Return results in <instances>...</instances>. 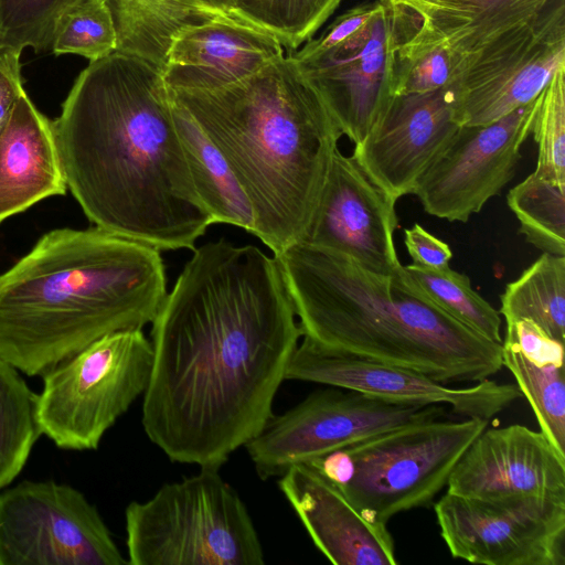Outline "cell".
Returning <instances> with one entry per match:
<instances>
[{"mask_svg": "<svg viewBox=\"0 0 565 565\" xmlns=\"http://www.w3.org/2000/svg\"><path fill=\"white\" fill-rule=\"evenodd\" d=\"M531 134L537 145V175L565 183V67L557 70L536 98Z\"/></svg>", "mask_w": 565, "mask_h": 565, "instance_id": "obj_34", "label": "cell"}, {"mask_svg": "<svg viewBox=\"0 0 565 565\" xmlns=\"http://www.w3.org/2000/svg\"><path fill=\"white\" fill-rule=\"evenodd\" d=\"M96 508L73 487L23 481L0 493V565H124Z\"/></svg>", "mask_w": 565, "mask_h": 565, "instance_id": "obj_11", "label": "cell"}, {"mask_svg": "<svg viewBox=\"0 0 565 565\" xmlns=\"http://www.w3.org/2000/svg\"><path fill=\"white\" fill-rule=\"evenodd\" d=\"M117 32L116 51L163 66L173 34L205 18L178 0H106Z\"/></svg>", "mask_w": 565, "mask_h": 565, "instance_id": "obj_25", "label": "cell"}, {"mask_svg": "<svg viewBox=\"0 0 565 565\" xmlns=\"http://www.w3.org/2000/svg\"><path fill=\"white\" fill-rule=\"evenodd\" d=\"M286 380L324 384L398 403L441 405L459 417L488 420L521 395L516 385L489 379L468 387H449L409 369L322 350L306 338L290 358Z\"/></svg>", "mask_w": 565, "mask_h": 565, "instance_id": "obj_15", "label": "cell"}, {"mask_svg": "<svg viewBox=\"0 0 565 565\" xmlns=\"http://www.w3.org/2000/svg\"><path fill=\"white\" fill-rule=\"evenodd\" d=\"M152 345L142 329L109 333L43 376L36 416L57 447L96 449L104 434L145 393Z\"/></svg>", "mask_w": 565, "mask_h": 565, "instance_id": "obj_9", "label": "cell"}, {"mask_svg": "<svg viewBox=\"0 0 565 565\" xmlns=\"http://www.w3.org/2000/svg\"><path fill=\"white\" fill-rule=\"evenodd\" d=\"M502 361L529 402L540 431L565 456L564 364H537L515 348L502 343Z\"/></svg>", "mask_w": 565, "mask_h": 565, "instance_id": "obj_29", "label": "cell"}, {"mask_svg": "<svg viewBox=\"0 0 565 565\" xmlns=\"http://www.w3.org/2000/svg\"><path fill=\"white\" fill-rule=\"evenodd\" d=\"M192 250L151 322L141 420L172 461L220 468L273 416L302 333L274 256L225 238Z\"/></svg>", "mask_w": 565, "mask_h": 565, "instance_id": "obj_1", "label": "cell"}, {"mask_svg": "<svg viewBox=\"0 0 565 565\" xmlns=\"http://www.w3.org/2000/svg\"><path fill=\"white\" fill-rule=\"evenodd\" d=\"M167 294L157 247L98 226L50 231L0 275V358L44 375L109 333L151 323Z\"/></svg>", "mask_w": 565, "mask_h": 565, "instance_id": "obj_3", "label": "cell"}, {"mask_svg": "<svg viewBox=\"0 0 565 565\" xmlns=\"http://www.w3.org/2000/svg\"><path fill=\"white\" fill-rule=\"evenodd\" d=\"M446 487L447 493L479 499H565V456L526 426L486 427L461 455Z\"/></svg>", "mask_w": 565, "mask_h": 565, "instance_id": "obj_18", "label": "cell"}, {"mask_svg": "<svg viewBox=\"0 0 565 565\" xmlns=\"http://www.w3.org/2000/svg\"><path fill=\"white\" fill-rule=\"evenodd\" d=\"M84 0H0V50L51 46L61 17Z\"/></svg>", "mask_w": 565, "mask_h": 565, "instance_id": "obj_33", "label": "cell"}, {"mask_svg": "<svg viewBox=\"0 0 565 565\" xmlns=\"http://www.w3.org/2000/svg\"><path fill=\"white\" fill-rule=\"evenodd\" d=\"M449 416L441 405H415L329 386L273 415L245 445L262 479L413 423Z\"/></svg>", "mask_w": 565, "mask_h": 565, "instance_id": "obj_10", "label": "cell"}, {"mask_svg": "<svg viewBox=\"0 0 565 565\" xmlns=\"http://www.w3.org/2000/svg\"><path fill=\"white\" fill-rule=\"evenodd\" d=\"M392 4L409 8L423 15L430 9L440 7L451 0H386Z\"/></svg>", "mask_w": 565, "mask_h": 565, "instance_id": "obj_39", "label": "cell"}, {"mask_svg": "<svg viewBox=\"0 0 565 565\" xmlns=\"http://www.w3.org/2000/svg\"><path fill=\"white\" fill-rule=\"evenodd\" d=\"M561 67L565 3L467 54L457 82L459 125H487L533 102Z\"/></svg>", "mask_w": 565, "mask_h": 565, "instance_id": "obj_13", "label": "cell"}, {"mask_svg": "<svg viewBox=\"0 0 565 565\" xmlns=\"http://www.w3.org/2000/svg\"><path fill=\"white\" fill-rule=\"evenodd\" d=\"M434 510L454 558L484 565L565 564V499L446 492Z\"/></svg>", "mask_w": 565, "mask_h": 565, "instance_id": "obj_12", "label": "cell"}, {"mask_svg": "<svg viewBox=\"0 0 565 565\" xmlns=\"http://www.w3.org/2000/svg\"><path fill=\"white\" fill-rule=\"evenodd\" d=\"M169 94L231 167L253 210V235L273 254L300 242L343 134L294 56L222 88Z\"/></svg>", "mask_w": 565, "mask_h": 565, "instance_id": "obj_4", "label": "cell"}, {"mask_svg": "<svg viewBox=\"0 0 565 565\" xmlns=\"http://www.w3.org/2000/svg\"><path fill=\"white\" fill-rule=\"evenodd\" d=\"M87 218L158 249H193L213 220L193 185L162 66L114 51L75 79L52 121Z\"/></svg>", "mask_w": 565, "mask_h": 565, "instance_id": "obj_2", "label": "cell"}, {"mask_svg": "<svg viewBox=\"0 0 565 565\" xmlns=\"http://www.w3.org/2000/svg\"><path fill=\"white\" fill-rule=\"evenodd\" d=\"M171 105L193 185L213 223L253 234L252 206L227 161L188 111L172 99Z\"/></svg>", "mask_w": 565, "mask_h": 565, "instance_id": "obj_22", "label": "cell"}, {"mask_svg": "<svg viewBox=\"0 0 565 565\" xmlns=\"http://www.w3.org/2000/svg\"><path fill=\"white\" fill-rule=\"evenodd\" d=\"M507 203L530 244L565 256V183L532 172L508 192Z\"/></svg>", "mask_w": 565, "mask_h": 565, "instance_id": "obj_27", "label": "cell"}, {"mask_svg": "<svg viewBox=\"0 0 565 565\" xmlns=\"http://www.w3.org/2000/svg\"><path fill=\"white\" fill-rule=\"evenodd\" d=\"M488 419L434 418L339 448L309 465L333 482L370 521L428 507Z\"/></svg>", "mask_w": 565, "mask_h": 565, "instance_id": "obj_6", "label": "cell"}, {"mask_svg": "<svg viewBox=\"0 0 565 565\" xmlns=\"http://www.w3.org/2000/svg\"><path fill=\"white\" fill-rule=\"evenodd\" d=\"M21 52L0 50V131L8 121L14 103L25 92L21 77Z\"/></svg>", "mask_w": 565, "mask_h": 565, "instance_id": "obj_37", "label": "cell"}, {"mask_svg": "<svg viewBox=\"0 0 565 565\" xmlns=\"http://www.w3.org/2000/svg\"><path fill=\"white\" fill-rule=\"evenodd\" d=\"M317 548L337 565H396L386 523L366 519L329 479L306 463L278 481Z\"/></svg>", "mask_w": 565, "mask_h": 565, "instance_id": "obj_20", "label": "cell"}, {"mask_svg": "<svg viewBox=\"0 0 565 565\" xmlns=\"http://www.w3.org/2000/svg\"><path fill=\"white\" fill-rule=\"evenodd\" d=\"M466 63V54L419 28L396 52L394 96L451 86L459 81Z\"/></svg>", "mask_w": 565, "mask_h": 565, "instance_id": "obj_30", "label": "cell"}, {"mask_svg": "<svg viewBox=\"0 0 565 565\" xmlns=\"http://www.w3.org/2000/svg\"><path fill=\"white\" fill-rule=\"evenodd\" d=\"M414 10L386 0L360 3L291 54L354 145L394 98L396 52L420 28Z\"/></svg>", "mask_w": 565, "mask_h": 565, "instance_id": "obj_8", "label": "cell"}, {"mask_svg": "<svg viewBox=\"0 0 565 565\" xmlns=\"http://www.w3.org/2000/svg\"><path fill=\"white\" fill-rule=\"evenodd\" d=\"M36 404L38 394L0 358V489L20 473L42 434Z\"/></svg>", "mask_w": 565, "mask_h": 565, "instance_id": "obj_26", "label": "cell"}, {"mask_svg": "<svg viewBox=\"0 0 565 565\" xmlns=\"http://www.w3.org/2000/svg\"><path fill=\"white\" fill-rule=\"evenodd\" d=\"M404 244L414 265L436 269L449 267L452 258L450 247L420 224L415 223L404 231Z\"/></svg>", "mask_w": 565, "mask_h": 565, "instance_id": "obj_36", "label": "cell"}, {"mask_svg": "<svg viewBox=\"0 0 565 565\" xmlns=\"http://www.w3.org/2000/svg\"><path fill=\"white\" fill-rule=\"evenodd\" d=\"M55 55L75 54L90 62L117 49V32L106 0H84L58 20L51 44Z\"/></svg>", "mask_w": 565, "mask_h": 565, "instance_id": "obj_32", "label": "cell"}, {"mask_svg": "<svg viewBox=\"0 0 565 565\" xmlns=\"http://www.w3.org/2000/svg\"><path fill=\"white\" fill-rule=\"evenodd\" d=\"M274 257L302 338L322 350L409 369L444 384L477 383L503 367L502 343L435 305L404 266L384 274L305 242Z\"/></svg>", "mask_w": 565, "mask_h": 565, "instance_id": "obj_5", "label": "cell"}, {"mask_svg": "<svg viewBox=\"0 0 565 565\" xmlns=\"http://www.w3.org/2000/svg\"><path fill=\"white\" fill-rule=\"evenodd\" d=\"M396 202L338 148L300 242L344 254L372 270L395 273L403 266L394 245Z\"/></svg>", "mask_w": 565, "mask_h": 565, "instance_id": "obj_17", "label": "cell"}, {"mask_svg": "<svg viewBox=\"0 0 565 565\" xmlns=\"http://www.w3.org/2000/svg\"><path fill=\"white\" fill-rule=\"evenodd\" d=\"M505 324L530 319L551 338L565 339V256L543 253L500 296Z\"/></svg>", "mask_w": 565, "mask_h": 565, "instance_id": "obj_24", "label": "cell"}, {"mask_svg": "<svg viewBox=\"0 0 565 565\" xmlns=\"http://www.w3.org/2000/svg\"><path fill=\"white\" fill-rule=\"evenodd\" d=\"M192 11L205 17L234 15L237 0H178Z\"/></svg>", "mask_w": 565, "mask_h": 565, "instance_id": "obj_38", "label": "cell"}, {"mask_svg": "<svg viewBox=\"0 0 565 565\" xmlns=\"http://www.w3.org/2000/svg\"><path fill=\"white\" fill-rule=\"evenodd\" d=\"M457 83L433 92L396 95L352 157L385 192L398 200L419 179L457 129Z\"/></svg>", "mask_w": 565, "mask_h": 565, "instance_id": "obj_16", "label": "cell"}, {"mask_svg": "<svg viewBox=\"0 0 565 565\" xmlns=\"http://www.w3.org/2000/svg\"><path fill=\"white\" fill-rule=\"evenodd\" d=\"M564 3L565 0H451L420 15V28L467 55L507 30Z\"/></svg>", "mask_w": 565, "mask_h": 565, "instance_id": "obj_23", "label": "cell"}, {"mask_svg": "<svg viewBox=\"0 0 565 565\" xmlns=\"http://www.w3.org/2000/svg\"><path fill=\"white\" fill-rule=\"evenodd\" d=\"M66 189L52 121L24 92L0 131V224Z\"/></svg>", "mask_w": 565, "mask_h": 565, "instance_id": "obj_21", "label": "cell"}, {"mask_svg": "<svg viewBox=\"0 0 565 565\" xmlns=\"http://www.w3.org/2000/svg\"><path fill=\"white\" fill-rule=\"evenodd\" d=\"M503 344L511 345L537 364H564V343L551 338L530 319L507 323Z\"/></svg>", "mask_w": 565, "mask_h": 565, "instance_id": "obj_35", "label": "cell"}, {"mask_svg": "<svg viewBox=\"0 0 565 565\" xmlns=\"http://www.w3.org/2000/svg\"><path fill=\"white\" fill-rule=\"evenodd\" d=\"M412 284L448 315L493 342L502 343L501 315L471 286L470 278L450 267L404 266Z\"/></svg>", "mask_w": 565, "mask_h": 565, "instance_id": "obj_28", "label": "cell"}, {"mask_svg": "<svg viewBox=\"0 0 565 565\" xmlns=\"http://www.w3.org/2000/svg\"><path fill=\"white\" fill-rule=\"evenodd\" d=\"M536 98L493 122L457 129L412 192L426 213L465 223L501 192L531 135Z\"/></svg>", "mask_w": 565, "mask_h": 565, "instance_id": "obj_14", "label": "cell"}, {"mask_svg": "<svg viewBox=\"0 0 565 565\" xmlns=\"http://www.w3.org/2000/svg\"><path fill=\"white\" fill-rule=\"evenodd\" d=\"M267 30L236 15L186 24L171 38L163 77L170 89L213 90L237 83L284 56Z\"/></svg>", "mask_w": 565, "mask_h": 565, "instance_id": "obj_19", "label": "cell"}, {"mask_svg": "<svg viewBox=\"0 0 565 565\" xmlns=\"http://www.w3.org/2000/svg\"><path fill=\"white\" fill-rule=\"evenodd\" d=\"M342 0H237L234 15L276 36L296 50L309 41Z\"/></svg>", "mask_w": 565, "mask_h": 565, "instance_id": "obj_31", "label": "cell"}, {"mask_svg": "<svg viewBox=\"0 0 565 565\" xmlns=\"http://www.w3.org/2000/svg\"><path fill=\"white\" fill-rule=\"evenodd\" d=\"M128 564L263 565L248 510L218 468L163 484L125 512Z\"/></svg>", "mask_w": 565, "mask_h": 565, "instance_id": "obj_7", "label": "cell"}]
</instances>
